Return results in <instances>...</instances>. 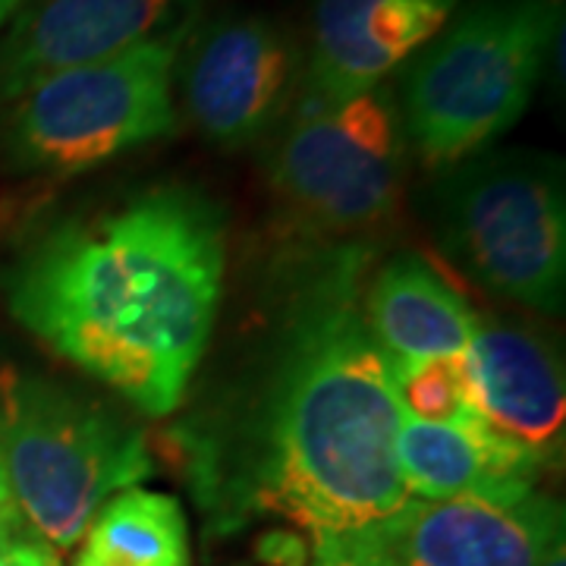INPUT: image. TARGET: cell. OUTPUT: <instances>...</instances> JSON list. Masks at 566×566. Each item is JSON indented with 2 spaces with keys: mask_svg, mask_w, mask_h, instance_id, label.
<instances>
[{
  "mask_svg": "<svg viewBox=\"0 0 566 566\" xmlns=\"http://www.w3.org/2000/svg\"><path fill=\"white\" fill-rule=\"evenodd\" d=\"M564 35V0H469L406 61V145L431 170L488 151L535 98Z\"/></svg>",
  "mask_w": 566,
  "mask_h": 566,
  "instance_id": "obj_3",
  "label": "cell"
},
{
  "mask_svg": "<svg viewBox=\"0 0 566 566\" xmlns=\"http://www.w3.org/2000/svg\"><path fill=\"white\" fill-rule=\"evenodd\" d=\"M151 472L145 434L117 409L41 375H0V504L57 554Z\"/></svg>",
  "mask_w": 566,
  "mask_h": 566,
  "instance_id": "obj_4",
  "label": "cell"
},
{
  "mask_svg": "<svg viewBox=\"0 0 566 566\" xmlns=\"http://www.w3.org/2000/svg\"><path fill=\"white\" fill-rule=\"evenodd\" d=\"M406 151L387 82L334 102L300 95L271 136L268 180L303 243H368L400 208Z\"/></svg>",
  "mask_w": 566,
  "mask_h": 566,
  "instance_id": "obj_6",
  "label": "cell"
},
{
  "mask_svg": "<svg viewBox=\"0 0 566 566\" xmlns=\"http://www.w3.org/2000/svg\"><path fill=\"white\" fill-rule=\"evenodd\" d=\"M349 535L375 566H538L564 535V510L542 491L406 501Z\"/></svg>",
  "mask_w": 566,
  "mask_h": 566,
  "instance_id": "obj_9",
  "label": "cell"
},
{
  "mask_svg": "<svg viewBox=\"0 0 566 566\" xmlns=\"http://www.w3.org/2000/svg\"><path fill=\"white\" fill-rule=\"evenodd\" d=\"M460 3L315 0L300 95L334 102L381 85L444 29Z\"/></svg>",
  "mask_w": 566,
  "mask_h": 566,
  "instance_id": "obj_12",
  "label": "cell"
},
{
  "mask_svg": "<svg viewBox=\"0 0 566 566\" xmlns=\"http://www.w3.org/2000/svg\"><path fill=\"white\" fill-rule=\"evenodd\" d=\"M312 566H375L353 542V535H315Z\"/></svg>",
  "mask_w": 566,
  "mask_h": 566,
  "instance_id": "obj_18",
  "label": "cell"
},
{
  "mask_svg": "<svg viewBox=\"0 0 566 566\" xmlns=\"http://www.w3.org/2000/svg\"><path fill=\"white\" fill-rule=\"evenodd\" d=\"M85 557L104 566H189V526L177 497L126 488L85 528Z\"/></svg>",
  "mask_w": 566,
  "mask_h": 566,
  "instance_id": "obj_15",
  "label": "cell"
},
{
  "mask_svg": "<svg viewBox=\"0 0 566 566\" xmlns=\"http://www.w3.org/2000/svg\"><path fill=\"white\" fill-rule=\"evenodd\" d=\"M296 35L264 13H223L186 35L177 61L182 111L221 148L271 139L303 88Z\"/></svg>",
  "mask_w": 566,
  "mask_h": 566,
  "instance_id": "obj_8",
  "label": "cell"
},
{
  "mask_svg": "<svg viewBox=\"0 0 566 566\" xmlns=\"http://www.w3.org/2000/svg\"><path fill=\"white\" fill-rule=\"evenodd\" d=\"M394 385L406 419L431 424L479 422L475 385L465 353L397 365Z\"/></svg>",
  "mask_w": 566,
  "mask_h": 566,
  "instance_id": "obj_16",
  "label": "cell"
},
{
  "mask_svg": "<svg viewBox=\"0 0 566 566\" xmlns=\"http://www.w3.org/2000/svg\"><path fill=\"white\" fill-rule=\"evenodd\" d=\"M29 3L35 0H0V29H7V22L17 20Z\"/></svg>",
  "mask_w": 566,
  "mask_h": 566,
  "instance_id": "obj_19",
  "label": "cell"
},
{
  "mask_svg": "<svg viewBox=\"0 0 566 566\" xmlns=\"http://www.w3.org/2000/svg\"><path fill=\"white\" fill-rule=\"evenodd\" d=\"M199 0H35L0 35V114L32 85L192 22Z\"/></svg>",
  "mask_w": 566,
  "mask_h": 566,
  "instance_id": "obj_10",
  "label": "cell"
},
{
  "mask_svg": "<svg viewBox=\"0 0 566 566\" xmlns=\"http://www.w3.org/2000/svg\"><path fill=\"white\" fill-rule=\"evenodd\" d=\"M0 566H61V554L29 535L0 504Z\"/></svg>",
  "mask_w": 566,
  "mask_h": 566,
  "instance_id": "obj_17",
  "label": "cell"
},
{
  "mask_svg": "<svg viewBox=\"0 0 566 566\" xmlns=\"http://www.w3.org/2000/svg\"><path fill=\"white\" fill-rule=\"evenodd\" d=\"M365 322L397 368L463 356L475 331V312L424 255L397 252L365 283Z\"/></svg>",
  "mask_w": 566,
  "mask_h": 566,
  "instance_id": "obj_14",
  "label": "cell"
},
{
  "mask_svg": "<svg viewBox=\"0 0 566 566\" xmlns=\"http://www.w3.org/2000/svg\"><path fill=\"white\" fill-rule=\"evenodd\" d=\"M73 566H104V564H98V560H92V557H85V554H80V560H76V564Z\"/></svg>",
  "mask_w": 566,
  "mask_h": 566,
  "instance_id": "obj_21",
  "label": "cell"
},
{
  "mask_svg": "<svg viewBox=\"0 0 566 566\" xmlns=\"http://www.w3.org/2000/svg\"><path fill=\"white\" fill-rule=\"evenodd\" d=\"M371 252H283L245 365L174 431L196 501L223 532L274 513L312 535H346L409 501L394 363L365 322Z\"/></svg>",
  "mask_w": 566,
  "mask_h": 566,
  "instance_id": "obj_1",
  "label": "cell"
},
{
  "mask_svg": "<svg viewBox=\"0 0 566 566\" xmlns=\"http://www.w3.org/2000/svg\"><path fill=\"white\" fill-rule=\"evenodd\" d=\"M431 218L438 243L494 296L560 312L566 290L564 164L542 151H482L444 170Z\"/></svg>",
  "mask_w": 566,
  "mask_h": 566,
  "instance_id": "obj_7",
  "label": "cell"
},
{
  "mask_svg": "<svg viewBox=\"0 0 566 566\" xmlns=\"http://www.w3.org/2000/svg\"><path fill=\"white\" fill-rule=\"evenodd\" d=\"M189 25L57 73L0 114V161L22 177H76L177 129V61Z\"/></svg>",
  "mask_w": 566,
  "mask_h": 566,
  "instance_id": "obj_5",
  "label": "cell"
},
{
  "mask_svg": "<svg viewBox=\"0 0 566 566\" xmlns=\"http://www.w3.org/2000/svg\"><path fill=\"white\" fill-rule=\"evenodd\" d=\"M227 221L167 182L54 223L7 271L13 318L139 412H177L223 300Z\"/></svg>",
  "mask_w": 566,
  "mask_h": 566,
  "instance_id": "obj_2",
  "label": "cell"
},
{
  "mask_svg": "<svg viewBox=\"0 0 566 566\" xmlns=\"http://www.w3.org/2000/svg\"><path fill=\"white\" fill-rule=\"evenodd\" d=\"M538 566H566V547H564V535L554 542V545L547 547L545 557H542V564Z\"/></svg>",
  "mask_w": 566,
  "mask_h": 566,
  "instance_id": "obj_20",
  "label": "cell"
},
{
  "mask_svg": "<svg viewBox=\"0 0 566 566\" xmlns=\"http://www.w3.org/2000/svg\"><path fill=\"white\" fill-rule=\"evenodd\" d=\"M479 419L545 469L564 463V363L547 337L506 318H475L465 349Z\"/></svg>",
  "mask_w": 566,
  "mask_h": 566,
  "instance_id": "obj_11",
  "label": "cell"
},
{
  "mask_svg": "<svg viewBox=\"0 0 566 566\" xmlns=\"http://www.w3.org/2000/svg\"><path fill=\"white\" fill-rule=\"evenodd\" d=\"M397 463L406 491L422 501L516 497L535 491L538 475L545 472L528 450L501 438L482 419L431 424L403 416Z\"/></svg>",
  "mask_w": 566,
  "mask_h": 566,
  "instance_id": "obj_13",
  "label": "cell"
}]
</instances>
